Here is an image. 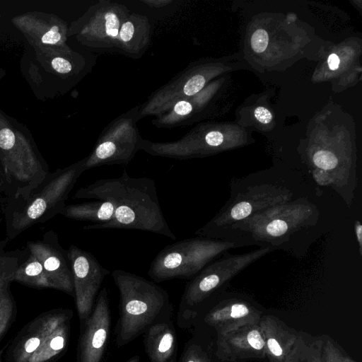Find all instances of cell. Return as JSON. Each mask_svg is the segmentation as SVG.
<instances>
[{
	"label": "cell",
	"mask_w": 362,
	"mask_h": 362,
	"mask_svg": "<svg viewBox=\"0 0 362 362\" xmlns=\"http://www.w3.org/2000/svg\"><path fill=\"white\" fill-rule=\"evenodd\" d=\"M115 212L114 204L108 201L93 199L78 204H66L59 214L77 221H89L94 223L110 220Z\"/></svg>",
	"instance_id": "obj_16"
},
{
	"label": "cell",
	"mask_w": 362,
	"mask_h": 362,
	"mask_svg": "<svg viewBox=\"0 0 362 362\" xmlns=\"http://www.w3.org/2000/svg\"><path fill=\"white\" fill-rule=\"evenodd\" d=\"M16 143L14 134L9 129H3L0 131V148L3 151L11 149Z\"/></svg>",
	"instance_id": "obj_23"
},
{
	"label": "cell",
	"mask_w": 362,
	"mask_h": 362,
	"mask_svg": "<svg viewBox=\"0 0 362 362\" xmlns=\"http://www.w3.org/2000/svg\"><path fill=\"white\" fill-rule=\"evenodd\" d=\"M7 346H4L0 349V362H3L4 354Z\"/></svg>",
	"instance_id": "obj_35"
},
{
	"label": "cell",
	"mask_w": 362,
	"mask_h": 362,
	"mask_svg": "<svg viewBox=\"0 0 362 362\" xmlns=\"http://www.w3.org/2000/svg\"><path fill=\"white\" fill-rule=\"evenodd\" d=\"M247 341L252 347L257 350H260L264 345L260 334L257 330H252L247 334Z\"/></svg>",
	"instance_id": "obj_26"
},
{
	"label": "cell",
	"mask_w": 362,
	"mask_h": 362,
	"mask_svg": "<svg viewBox=\"0 0 362 362\" xmlns=\"http://www.w3.org/2000/svg\"><path fill=\"white\" fill-rule=\"evenodd\" d=\"M271 250L267 247L241 255L225 252L207 264L186 284L177 313L179 327H192L207 298L219 286Z\"/></svg>",
	"instance_id": "obj_7"
},
{
	"label": "cell",
	"mask_w": 362,
	"mask_h": 362,
	"mask_svg": "<svg viewBox=\"0 0 362 362\" xmlns=\"http://www.w3.org/2000/svg\"><path fill=\"white\" fill-rule=\"evenodd\" d=\"M151 36V26L146 16L130 13L122 23L115 48L126 56L139 58L147 49Z\"/></svg>",
	"instance_id": "obj_15"
},
{
	"label": "cell",
	"mask_w": 362,
	"mask_h": 362,
	"mask_svg": "<svg viewBox=\"0 0 362 362\" xmlns=\"http://www.w3.org/2000/svg\"><path fill=\"white\" fill-rule=\"evenodd\" d=\"M72 317L71 310L59 308L35 317L8 342L6 362H54L68 346Z\"/></svg>",
	"instance_id": "obj_5"
},
{
	"label": "cell",
	"mask_w": 362,
	"mask_h": 362,
	"mask_svg": "<svg viewBox=\"0 0 362 362\" xmlns=\"http://www.w3.org/2000/svg\"><path fill=\"white\" fill-rule=\"evenodd\" d=\"M237 242L197 236L166 245L152 260L148 275L155 283L173 279L190 280Z\"/></svg>",
	"instance_id": "obj_6"
},
{
	"label": "cell",
	"mask_w": 362,
	"mask_h": 362,
	"mask_svg": "<svg viewBox=\"0 0 362 362\" xmlns=\"http://www.w3.org/2000/svg\"><path fill=\"white\" fill-rule=\"evenodd\" d=\"M140 1L149 7L159 8L169 5L173 0H141Z\"/></svg>",
	"instance_id": "obj_29"
},
{
	"label": "cell",
	"mask_w": 362,
	"mask_h": 362,
	"mask_svg": "<svg viewBox=\"0 0 362 362\" xmlns=\"http://www.w3.org/2000/svg\"><path fill=\"white\" fill-rule=\"evenodd\" d=\"M140 361V356L138 355H135L129 358L128 360L125 361L124 362H139Z\"/></svg>",
	"instance_id": "obj_34"
},
{
	"label": "cell",
	"mask_w": 362,
	"mask_h": 362,
	"mask_svg": "<svg viewBox=\"0 0 362 362\" xmlns=\"http://www.w3.org/2000/svg\"><path fill=\"white\" fill-rule=\"evenodd\" d=\"M52 66L54 70L60 74H69L72 70L71 62L63 57H55L52 61Z\"/></svg>",
	"instance_id": "obj_24"
},
{
	"label": "cell",
	"mask_w": 362,
	"mask_h": 362,
	"mask_svg": "<svg viewBox=\"0 0 362 362\" xmlns=\"http://www.w3.org/2000/svg\"><path fill=\"white\" fill-rule=\"evenodd\" d=\"M329 68L334 71L337 70L339 66L340 60L336 54H331L327 59Z\"/></svg>",
	"instance_id": "obj_32"
},
{
	"label": "cell",
	"mask_w": 362,
	"mask_h": 362,
	"mask_svg": "<svg viewBox=\"0 0 362 362\" xmlns=\"http://www.w3.org/2000/svg\"><path fill=\"white\" fill-rule=\"evenodd\" d=\"M7 240L0 241V290L12 283L13 273L28 254L27 248L23 251H5L4 247Z\"/></svg>",
	"instance_id": "obj_18"
},
{
	"label": "cell",
	"mask_w": 362,
	"mask_h": 362,
	"mask_svg": "<svg viewBox=\"0 0 362 362\" xmlns=\"http://www.w3.org/2000/svg\"><path fill=\"white\" fill-rule=\"evenodd\" d=\"M204 351L199 334H194L193 337L185 343L177 362H207L205 359Z\"/></svg>",
	"instance_id": "obj_20"
},
{
	"label": "cell",
	"mask_w": 362,
	"mask_h": 362,
	"mask_svg": "<svg viewBox=\"0 0 362 362\" xmlns=\"http://www.w3.org/2000/svg\"><path fill=\"white\" fill-rule=\"evenodd\" d=\"M84 158L49 173L25 199H3L1 209L7 240H13L37 223L59 214L70 192L84 172Z\"/></svg>",
	"instance_id": "obj_3"
},
{
	"label": "cell",
	"mask_w": 362,
	"mask_h": 362,
	"mask_svg": "<svg viewBox=\"0 0 362 362\" xmlns=\"http://www.w3.org/2000/svg\"><path fill=\"white\" fill-rule=\"evenodd\" d=\"M139 105L120 115L109 123L100 134L88 156L84 171L104 165H127L139 151L144 139L136 127Z\"/></svg>",
	"instance_id": "obj_9"
},
{
	"label": "cell",
	"mask_w": 362,
	"mask_h": 362,
	"mask_svg": "<svg viewBox=\"0 0 362 362\" xmlns=\"http://www.w3.org/2000/svg\"><path fill=\"white\" fill-rule=\"evenodd\" d=\"M26 248L41 263L54 289L74 296L73 275L67 250L59 242L57 233L49 230L42 239L28 241Z\"/></svg>",
	"instance_id": "obj_13"
},
{
	"label": "cell",
	"mask_w": 362,
	"mask_h": 362,
	"mask_svg": "<svg viewBox=\"0 0 362 362\" xmlns=\"http://www.w3.org/2000/svg\"><path fill=\"white\" fill-rule=\"evenodd\" d=\"M62 34L59 33V28L54 25L42 37V42L45 44H57L62 40Z\"/></svg>",
	"instance_id": "obj_25"
},
{
	"label": "cell",
	"mask_w": 362,
	"mask_h": 362,
	"mask_svg": "<svg viewBox=\"0 0 362 362\" xmlns=\"http://www.w3.org/2000/svg\"><path fill=\"white\" fill-rule=\"evenodd\" d=\"M269 43V36L264 29H258L255 31L251 37V47L257 53L264 52Z\"/></svg>",
	"instance_id": "obj_22"
},
{
	"label": "cell",
	"mask_w": 362,
	"mask_h": 362,
	"mask_svg": "<svg viewBox=\"0 0 362 362\" xmlns=\"http://www.w3.org/2000/svg\"><path fill=\"white\" fill-rule=\"evenodd\" d=\"M14 281L35 288L54 289L41 263L29 251L11 277V282Z\"/></svg>",
	"instance_id": "obj_17"
},
{
	"label": "cell",
	"mask_w": 362,
	"mask_h": 362,
	"mask_svg": "<svg viewBox=\"0 0 362 362\" xmlns=\"http://www.w3.org/2000/svg\"><path fill=\"white\" fill-rule=\"evenodd\" d=\"M354 230L356 238L358 243L359 251L361 255V247H362V226L360 221H356L354 223Z\"/></svg>",
	"instance_id": "obj_31"
},
{
	"label": "cell",
	"mask_w": 362,
	"mask_h": 362,
	"mask_svg": "<svg viewBox=\"0 0 362 362\" xmlns=\"http://www.w3.org/2000/svg\"><path fill=\"white\" fill-rule=\"evenodd\" d=\"M73 275L74 299L80 324L90 315L105 276L110 271L90 252L71 245L67 250Z\"/></svg>",
	"instance_id": "obj_11"
},
{
	"label": "cell",
	"mask_w": 362,
	"mask_h": 362,
	"mask_svg": "<svg viewBox=\"0 0 362 362\" xmlns=\"http://www.w3.org/2000/svg\"><path fill=\"white\" fill-rule=\"evenodd\" d=\"M267 345L274 356H279L282 354V349L276 339H269L267 341Z\"/></svg>",
	"instance_id": "obj_30"
},
{
	"label": "cell",
	"mask_w": 362,
	"mask_h": 362,
	"mask_svg": "<svg viewBox=\"0 0 362 362\" xmlns=\"http://www.w3.org/2000/svg\"><path fill=\"white\" fill-rule=\"evenodd\" d=\"M249 313L248 308L243 304H234L231 307L230 315L233 318L245 316Z\"/></svg>",
	"instance_id": "obj_28"
},
{
	"label": "cell",
	"mask_w": 362,
	"mask_h": 362,
	"mask_svg": "<svg viewBox=\"0 0 362 362\" xmlns=\"http://www.w3.org/2000/svg\"><path fill=\"white\" fill-rule=\"evenodd\" d=\"M313 161L315 166L323 170H331L338 165V158L331 151L320 150L315 153Z\"/></svg>",
	"instance_id": "obj_21"
},
{
	"label": "cell",
	"mask_w": 362,
	"mask_h": 362,
	"mask_svg": "<svg viewBox=\"0 0 362 362\" xmlns=\"http://www.w3.org/2000/svg\"><path fill=\"white\" fill-rule=\"evenodd\" d=\"M10 285L0 290V340L15 322L17 306Z\"/></svg>",
	"instance_id": "obj_19"
},
{
	"label": "cell",
	"mask_w": 362,
	"mask_h": 362,
	"mask_svg": "<svg viewBox=\"0 0 362 362\" xmlns=\"http://www.w3.org/2000/svg\"><path fill=\"white\" fill-rule=\"evenodd\" d=\"M112 276L119 293L115 328L118 347L134 340L153 324L172 318L174 309L169 294L156 283L122 269L113 270Z\"/></svg>",
	"instance_id": "obj_2"
},
{
	"label": "cell",
	"mask_w": 362,
	"mask_h": 362,
	"mask_svg": "<svg viewBox=\"0 0 362 362\" xmlns=\"http://www.w3.org/2000/svg\"><path fill=\"white\" fill-rule=\"evenodd\" d=\"M6 189V183L5 177L4 176L2 170L0 166V194L1 193L4 194Z\"/></svg>",
	"instance_id": "obj_33"
},
{
	"label": "cell",
	"mask_w": 362,
	"mask_h": 362,
	"mask_svg": "<svg viewBox=\"0 0 362 362\" xmlns=\"http://www.w3.org/2000/svg\"><path fill=\"white\" fill-rule=\"evenodd\" d=\"M144 344L150 362H177V339L171 318L150 326L144 333Z\"/></svg>",
	"instance_id": "obj_14"
},
{
	"label": "cell",
	"mask_w": 362,
	"mask_h": 362,
	"mask_svg": "<svg viewBox=\"0 0 362 362\" xmlns=\"http://www.w3.org/2000/svg\"><path fill=\"white\" fill-rule=\"evenodd\" d=\"M130 13L124 4L100 0L78 20L77 34L81 42L90 48L115 47L119 28Z\"/></svg>",
	"instance_id": "obj_10"
},
{
	"label": "cell",
	"mask_w": 362,
	"mask_h": 362,
	"mask_svg": "<svg viewBox=\"0 0 362 362\" xmlns=\"http://www.w3.org/2000/svg\"><path fill=\"white\" fill-rule=\"evenodd\" d=\"M73 197L105 200L114 204L110 220L86 226L85 230L134 229L176 239L163 216L153 179L132 177L124 170L119 177L98 180L79 188Z\"/></svg>",
	"instance_id": "obj_1"
},
{
	"label": "cell",
	"mask_w": 362,
	"mask_h": 362,
	"mask_svg": "<svg viewBox=\"0 0 362 362\" xmlns=\"http://www.w3.org/2000/svg\"><path fill=\"white\" fill-rule=\"evenodd\" d=\"M307 200L298 199L265 209L230 227L223 240L262 247L280 246L300 229L311 226L317 209Z\"/></svg>",
	"instance_id": "obj_4"
},
{
	"label": "cell",
	"mask_w": 362,
	"mask_h": 362,
	"mask_svg": "<svg viewBox=\"0 0 362 362\" xmlns=\"http://www.w3.org/2000/svg\"><path fill=\"white\" fill-rule=\"evenodd\" d=\"M255 118L262 124H268L272 119L270 111L264 107H257L254 112Z\"/></svg>",
	"instance_id": "obj_27"
},
{
	"label": "cell",
	"mask_w": 362,
	"mask_h": 362,
	"mask_svg": "<svg viewBox=\"0 0 362 362\" xmlns=\"http://www.w3.org/2000/svg\"><path fill=\"white\" fill-rule=\"evenodd\" d=\"M111 312L108 291L98 294L89 317L80 324L76 362H102L110 337Z\"/></svg>",
	"instance_id": "obj_12"
},
{
	"label": "cell",
	"mask_w": 362,
	"mask_h": 362,
	"mask_svg": "<svg viewBox=\"0 0 362 362\" xmlns=\"http://www.w3.org/2000/svg\"><path fill=\"white\" fill-rule=\"evenodd\" d=\"M261 183L237 192L209 222L198 229L197 236L220 239L232 226L273 206L288 202L293 196L284 185Z\"/></svg>",
	"instance_id": "obj_8"
}]
</instances>
